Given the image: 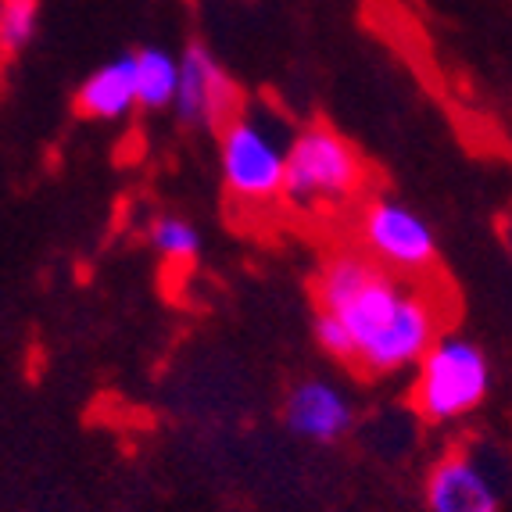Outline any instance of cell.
<instances>
[{"label":"cell","instance_id":"obj_1","mask_svg":"<svg viewBox=\"0 0 512 512\" xmlns=\"http://www.w3.org/2000/svg\"><path fill=\"white\" fill-rule=\"evenodd\" d=\"M319 308L348 326L355 366L369 373L419 366L437 341V312L427 294L398 283L387 265L359 251H341L323 265Z\"/></svg>","mask_w":512,"mask_h":512},{"label":"cell","instance_id":"obj_2","mask_svg":"<svg viewBox=\"0 0 512 512\" xmlns=\"http://www.w3.org/2000/svg\"><path fill=\"white\" fill-rule=\"evenodd\" d=\"M487 391H491V362L480 344L459 333H441L416 366L412 402L430 423H455L480 409Z\"/></svg>","mask_w":512,"mask_h":512},{"label":"cell","instance_id":"obj_3","mask_svg":"<svg viewBox=\"0 0 512 512\" xmlns=\"http://www.w3.org/2000/svg\"><path fill=\"white\" fill-rule=\"evenodd\" d=\"M294 137L280 122L265 119L258 111H240L222 126L219 162L226 190L248 205H262L283 197V180H287V154H291Z\"/></svg>","mask_w":512,"mask_h":512},{"label":"cell","instance_id":"obj_4","mask_svg":"<svg viewBox=\"0 0 512 512\" xmlns=\"http://www.w3.org/2000/svg\"><path fill=\"white\" fill-rule=\"evenodd\" d=\"M362 187V162L355 147L333 129L312 126L298 133L287 154L283 201L301 212L319 205H344Z\"/></svg>","mask_w":512,"mask_h":512},{"label":"cell","instance_id":"obj_5","mask_svg":"<svg viewBox=\"0 0 512 512\" xmlns=\"http://www.w3.org/2000/svg\"><path fill=\"white\" fill-rule=\"evenodd\" d=\"M362 244L391 273H427L437 262V233L419 212L394 197H376L359 222Z\"/></svg>","mask_w":512,"mask_h":512},{"label":"cell","instance_id":"obj_6","mask_svg":"<svg viewBox=\"0 0 512 512\" xmlns=\"http://www.w3.org/2000/svg\"><path fill=\"white\" fill-rule=\"evenodd\" d=\"M237 101V86H233L230 72L219 65V58L205 43H190L180 58V90L172 101L176 119L194 129L226 126L237 115Z\"/></svg>","mask_w":512,"mask_h":512},{"label":"cell","instance_id":"obj_7","mask_svg":"<svg viewBox=\"0 0 512 512\" xmlns=\"http://www.w3.org/2000/svg\"><path fill=\"white\" fill-rule=\"evenodd\" d=\"M283 423L301 441L333 444L355 423V405L330 380H301L283 402Z\"/></svg>","mask_w":512,"mask_h":512},{"label":"cell","instance_id":"obj_8","mask_svg":"<svg viewBox=\"0 0 512 512\" xmlns=\"http://www.w3.org/2000/svg\"><path fill=\"white\" fill-rule=\"evenodd\" d=\"M430 512H502V495L491 473L470 455H448L427 480Z\"/></svg>","mask_w":512,"mask_h":512},{"label":"cell","instance_id":"obj_9","mask_svg":"<svg viewBox=\"0 0 512 512\" xmlns=\"http://www.w3.org/2000/svg\"><path fill=\"white\" fill-rule=\"evenodd\" d=\"M133 108H140L133 51L119 54L115 61H108V65H101L97 72H90L76 94V111L83 119L115 122V119H126Z\"/></svg>","mask_w":512,"mask_h":512},{"label":"cell","instance_id":"obj_10","mask_svg":"<svg viewBox=\"0 0 512 512\" xmlns=\"http://www.w3.org/2000/svg\"><path fill=\"white\" fill-rule=\"evenodd\" d=\"M137 65V101L144 111L172 108L176 90H180V58L165 47H140L133 51Z\"/></svg>","mask_w":512,"mask_h":512},{"label":"cell","instance_id":"obj_11","mask_svg":"<svg viewBox=\"0 0 512 512\" xmlns=\"http://www.w3.org/2000/svg\"><path fill=\"white\" fill-rule=\"evenodd\" d=\"M147 240L169 262H194L201 255V233L194 222L180 219V215H158L147 226Z\"/></svg>","mask_w":512,"mask_h":512},{"label":"cell","instance_id":"obj_12","mask_svg":"<svg viewBox=\"0 0 512 512\" xmlns=\"http://www.w3.org/2000/svg\"><path fill=\"white\" fill-rule=\"evenodd\" d=\"M40 26V4L36 0H4L0 8V47L4 54L26 51Z\"/></svg>","mask_w":512,"mask_h":512},{"label":"cell","instance_id":"obj_13","mask_svg":"<svg viewBox=\"0 0 512 512\" xmlns=\"http://www.w3.org/2000/svg\"><path fill=\"white\" fill-rule=\"evenodd\" d=\"M312 330H316V344L330 355V359L337 362H355V341H351L348 326L341 323L337 316H330V312H323L319 308L316 323H312Z\"/></svg>","mask_w":512,"mask_h":512},{"label":"cell","instance_id":"obj_14","mask_svg":"<svg viewBox=\"0 0 512 512\" xmlns=\"http://www.w3.org/2000/svg\"><path fill=\"white\" fill-rule=\"evenodd\" d=\"M505 240H509V248H512V222L505 226Z\"/></svg>","mask_w":512,"mask_h":512}]
</instances>
